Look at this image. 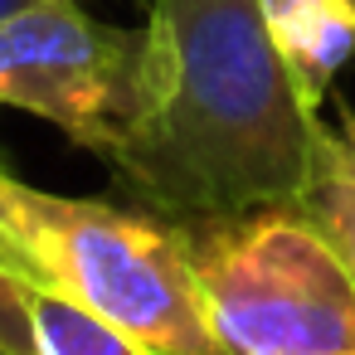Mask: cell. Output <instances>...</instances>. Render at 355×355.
<instances>
[{
	"label": "cell",
	"mask_w": 355,
	"mask_h": 355,
	"mask_svg": "<svg viewBox=\"0 0 355 355\" xmlns=\"http://www.w3.org/2000/svg\"><path fill=\"white\" fill-rule=\"evenodd\" d=\"M297 209L321 229V239L355 272V107L350 103H340L336 127H316Z\"/></svg>",
	"instance_id": "8992f818"
},
{
	"label": "cell",
	"mask_w": 355,
	"mask_h": 355,
	"mask_svg": "<svg viewBox=\"0 0 355 355\" xmlns=\"http://www.w3.org/2000/svg\"><path fill=\"white\" fill-rule=\"evenodd\" d=\"M350 355H355V350H350Z\"/></svg>",
	"instance_id": "8fae6325"
},
{
	"label": "cell",
	"mask_w": 355,
	"mask_h": 355,
	"mask_svg": "<svg viewBox=\"0 0 355 355\" xmlns=\"http://www.w3.org/2000/svg\"><path fill=\"white\" fill-rule=\"evenodd\" d=\"M0 345H10L15 355H40V350H35V331H30L25 282L10 272L6 258H0Z\"/></svg>",
	"instance_id": "ba28073f"
},
{
	"label": "cell",
	"mask_w": 355,
	"mask_h": 355,
	"mask_svg": "<svg viewBox=\"0 0 355 355\" xmlns=\"http://www.w3.org/2000/svg\"><path fill=\"white\" fill-rule=\"evenodd\" d=\"M0 258L20 282L88 306L161 355H229L195 282L190 234L156 214L54 195L0 171Z\"/></svg>",
	"instance_id": "7a4b0ae2"
},
{
	"label": "cell",
	"mask_w": 355,
	"mask_h": 355,
	"mask_svg": "<svg viewBox=\"0 0 355 355\" xmlns=\"http://www.w3.org/2000/svg\"><path fill=\"white\" fill-rule=\"evenodd\" d=\"M258 10L306 107H321L331 78L355 59V0H258Z\"/></svg>",
	"instance_id": "5b68a950"
},
{
	"label": "cell",
	"mask_w": 355,
	"mask_h": 355,
	"mask_svg": "<svg viewBox=\"0 0 355 355\" xmlns=\"http://www.w3.org/2000/svg\"><path fill=\"white\" fill-rule=\"evenodd\" d=\"M316 127L258 0H156L132 112L103 156L151 209L209 224L297 205Z\"/></svg>",
	"instance_id": "6da1fadb"
},
{
	"label": "cell",
	"mask_w": 355,
	"mask_h": 355,
	"mask_svg": "<svg viewBox=\"0 0 355 355\" xmlns=\"http://www.w3.org/2000/svg\"><path fill=\"white\" fill-rule=\"evenodd\" d=\"M25 306H30V331H35V350L40 355H161L151 345H141L137 336H127L122 326L93 316L88 306L25 282Z\"/></svg>",
	"instance_id": "52a82bcc"
},
{
	"label": "cell",
	"mask_w": 355,
	"mask_h": 355,
	"mask_svg": "<svg viewBox=\"0 0 355 355\" xmlns=\"http://www.w3.org/2000/svg\"><path fill=\"white\" fill-rule=\"evenodd\" d=\"M0 355H15V350H10V345H0Z\"/></svg>",
	"instance_id": "30bf717a"
},
{
	"label": "cell",
	"mask_w": 355,
	"mask_h": 355,
	"mask_svg": "<svg viewBox=\"0 0 355 355\" xmlns=\"http://www.w3.org/2000/svg\"><path fill=\"white\" fill-rule=\"evenodd\" d=\"M141 30H112L78 0H44L0 20V103L107 151L132 112Z\"/></svg>",
	"instance_id": "277c9868"
},
{
	"label": "cell",
	"mask_w": 355,
	"mask_h": 355,
	"mask_svg": "<svg viewBox=\"0 0 355 355\" xmlns=\"http://www.w3.org/2000/svg\"><path fill=\"white\" fill-rule=\"evenodd\" d=\"M190 263L229 355L355 350V272L297 205L200 224Z\"/></svg>",
	"instance_id": "3957f363"
},
{
	"label": "cell",
	"mask_w": 355,
	"mask_h": 355,
	"mask_svg": "<svg viewBox=\"0 0 355 355\" xmlns=\"http://www.w3.org/2000/svg\"><path fill=\"white\" fill-rule=\"evenodd\" d=\"M30 6H44V0H0V20H6V15H20V10H30Z\"/></svg>",
	"instance_id": "9c48e42d"
}]
</instances>
